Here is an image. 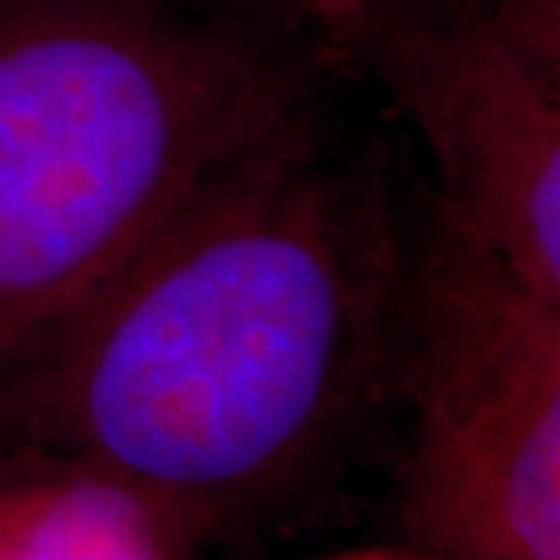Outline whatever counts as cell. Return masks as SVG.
I'll return each mask as SVG.
<instances>
[{
    "label": "cell",
    "instance_id": "obj_1",
    "mask_svg": "<svg viewBox=\"0 0 560 560\" xmlns=\"http://www.w3.org/2000/svg\"><path fill=\"white\" fill-rule=\"evenodd\" d=\"M411 215L320 98L189 189L0 375V411L189 539L302 480L397 386Z\"/></svg>",
    "mask_w": 560,
    "mask_h": 560
},
{
    "label": "cell",
    "instance_id": "obj_2",
    "mask_svg": "<svg viewBox=\"0 0 560 560\" xmlns=\"http://www.w3.org/2000/svg\"><path fill=\"white\" fill-rule=\"evenodd\" d=\"M313 55L175 0H0V375L200 178L317 103Z\"/></svg>",
    "mask_w": 560,
    "mask_h": 560
},
{
    "label": "cell",
    "instance_id": "obj_3",
    "mask_svg": "<svg viewBox=\"0 0 560 560\" xmlns=\"http://www.w3.org/2000/svg\"><path fill=\"white\" fill-rule=\"evenodd\" d=\"M405 517L436 560H560V302L411 211Z\"/></svg>",
    "mask_w": 560,
    "mask_h": 560
},
{
    "label": "cell",
    "instance_id": "obj_4",
    "mask_svg": "<svg viewBox=\"0 0 560 560\" xmlns=\"http://www.w3.org/2000/svg\"><path fill=\"white\" fill-rule=\"evenodd\" d=\"M306 33L411 125L430 205L560 302V66L524 51L480 0H331Z\"/></svg>",
    "mask_w": 560,
    "mask_h": 560
},
{
    "label": "cell",
    "instance_id": "obj_5",
    "mask_svg": "<svg viewBox=\"0 0 560 560\" xmlns=\"http://www.w3.org/2000/svg\"><path fill=\"white\" fill-rule=\"evenodd\" d=\"M0 480V560H189V535L136 491L44 458Z\"/></svg>",
    "mask_w": 560,
    "mask_h": 560
},
{
    "label": "cell",
    "instance_id": "obj_6",
    "mask_svg": "<svg viewBox=\"0 0 560 560\" xmlns=\"http://www.w3.org/2000/svg\"><path fill=\"white\" fill-rule=\"evenodd\" d=\"M331 0H208V11L237 19L244 26L277 33V37L299 40L310 30L313 15Z\"/></svg>",
    "mask_w": 560,
    "mask_h": 560
},
{
    "label": "cell",
    "instance_id": "obj_7",
    "mask_svg": "<svg viewBox=\"0 0 560 560\" xmlns=\"http://www.w3.org/2000/svg\"><path fill=\"white\" fill-rule=\"evenodd\" d=\"M320 560H436V557L411 553V550H346V553H331Z\"/></svg>",
    "mask_w": 560,
    "mask_h": 560
}]
</instances>
